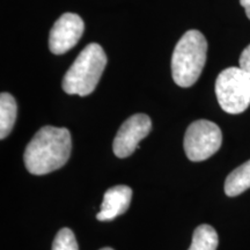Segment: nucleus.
<instances>
[{
	"label": "nucleus",
	"instance_id": "nucleus-5",
	"mask_svg": "<svg viewBox=\"0 0 250 250\" xmlns=\"http://www.w3.org/2000/svg\"><path fill=\"white\" fill-rule=\"evenodd\" d=\"M223 133L213 122L198 120L189 125L184 136V151L190 161H204L220 148Z\"/></svg>",
	"mask_w": 250,
	"mask_h": 250
},
{
	"label": "nucleus",
	"instance_id": "nucleus-9",
	"mask_svg": "<svg viewBox=\"0 0 250 250\" xmlns=\"http://www.w3.org/2000/svg\"><path fill=\"white\" fill-rule=\"evenodd\" d=\"M250 188V160L234 169L225 181V192L227 196L241 195Z\"/></svg>",
	"mask_w": 250,
	"mask_h": 250
},
{
	"label": "nucleus",
	"instance_id": "nucleus-14",
	"mask_svg": "<svg viewBox=\"0 0 250 250\" xmlns=\"http://www.w3.org/2000/svg\"><path fill=\"white\" fill-rule=\"evenodd\" d=\"M240 4L245 8L247 17L250 19V0H240Z\"/></svg>",
	"mask_w": 250,
	"mask_h": 250
},
{
	"label": "nucleus",
	"instance_id": "nucleus-8",
	"mask_svg": "<svg viewBox=\"0 0 250 250\" xmlns=\"http://www.w3.org/2000/svg\"><path fill=\"white\" fill-rule=\"evenodd\" d=\"M132 190L127 186H115L108 189L103 196L101 208L96 214L98 220L109 221L125 213L130 206Z\"/></svg>",
	"mask_w": 250,
	"mask_h": 250
},
{
	"label": "nucleus",
	"instance_id": "nucleus-7",
	"mask_svg": "<svg viewBox=\"0 0 250 250\" xmlns=\"http://www.w3.org/2000/svg\"><path fill=\"white\" fill-rule=\"evenodd\" d=\"M85 30V23L78 14L64 13L50 30L49 49L54 55H64L77 45Z\"/></svg>",
	"mask_w": 250,
	"mask_h": 250
},
{
	"label": "nucleus",
	"instance_id": "nucleus-10",
	"mask_svg": "<svg viewBox=\"0 0 250 250\" xmlns=\"http://www.w3.org/2000/svg\"><path fill=\"white\" fill-rule=\"evenodd\" d=\"M17 101L9 93L0 95V139H5L13 129L17 120Z\"/></svg>",
	"mask_w": 250,
	"mask_h": 250
},
{
	"label": "nucleus",
	"instance_id": "nucleus-15",
	"mask_svg": "<svg viewBox=\"0 0 250 250\" xmlns=\"http://www.w3.org/2000/svg\"><path fill=\"white\" fill-rule=\"evenodd\" d=\"M100 250H114V249H111V248H102V249H100Z\"/></svg>",
	"mask_w": 250,
	"mask_h": 250
},
{
	"label": "nucleus",
	"instance_id": "nucleus-12",
	"mask_svg": "<svg viewBox=\"0 0 250 250\" xmlns=\"http://www.w3.org/2000/svg\"><path fill=\"white\" fill-rule=\"evenodd\" d=\"M52 250H79L77 239L70 228H62L56 235Z\"/></svg>",
	"mask_w": 250,
	"mask_h": 250
},
{
	"label": "nucleus",
	"instance_id": "nucleus-6",
	"mask_svg": "<svg viewBox=\"0 0 250 250\" xmlns=\"http://www.w3.org/2000/svg\"><path fill=\"white\" fill-rule=\"evenodd\" d=\"M152 130V121L147 115L136 114L122 124L112 144V151L117 158L130 156L138 148V144L148 136Z\"/></svg>",
	"mask_w": 250,
	"mask_h": 250
},
{
	"label": "nucleus",
	"instance_id": "nucleus-1",
	"mask_svg": "<svg viewBox=\"0 0 250 250\" xmlns=\"http://www.w3.org/2000/svg\"><path fill=\"white\" fill-rule=\"evenodd\" d=\"M71 149V133L66 127L43 126L27 145L24 165L33 175L49 174L66 164Z\"/></svg>",
	"mask_w": 250,
	"mask_h": 250
},
{
	"label": "nucleus",
	"instance_id": "nucleus-3",
	"mask_svg": "<svg viewBox=\"0 0 250 250\" xmlns=\"http://www.w3.org/2000/svg\"><path fill=\"white\" fill-rule=\"evenodd\" d=\"M107 66V55L98 43H90L80 52L62 78V87L70 95L92 94Z\"/></svg>",
	"mask_w": 250,
	"mask_h": 250
},
{
	"label": "nucleus",
	"instance_id": "nucleus-4",
	"mask_svg": "<svg viewBox=\"0 0 250 250\" xmlns=\"http://www.w3.org/2000/svg\"><path fill=\"white\" fill-rule=\"evenodd\" d=\"M215 95L221 109L236 115L250 105V79L241 67H228L215 80Z\"/></svg>",
	"mask_w": 250,
	"mask_h": 250
},
{
	"label": "nucleus",
	"instance_id": "nucleus-11",
	"mask_svg": "<svg viewBox=\"0 0 250 250\" xmlns=\"http://www.w3.org/2000/svg\"><path fill=\"white\" fill-rule=\"evenodd\" d=\"M219 237L210 225H201L195 229L189 250H217Z\"/></svg>",
	"mask_w": 250,
	"mask_h": 250
},
{
	"label": "nucleus",
	"instance_id": "nucleus-2",
	"mask_svg": "<svg viewBox=\"0 0 250 250\" xmlns=\"http://www.w3.org/2000/svg\"><path fill=\"white\" fill-rule=\"evenodd\" d=\"M208 57V41L199 30H188L175 46L171 74L177 86L188 88L197 83Z\"/></svg>",
	"mask_w": 250,
	"mask_h": 250
},
{
	"label": "nucleus",
	"instance_id": "nucleus-13",
	"mask_svg": "<svg viewBox=\"0 0 250 250\" xmlns=\"http://www.w3.org/2000/svg\"><path fill=\"white\" fill-rule=\"evenodd\" d=\"M239 67L246 72L250 79V44L243 50L239 59Z\"/></svg>",
	"mask_w": 250,
	"mask_h": 250
}]
</instances>
